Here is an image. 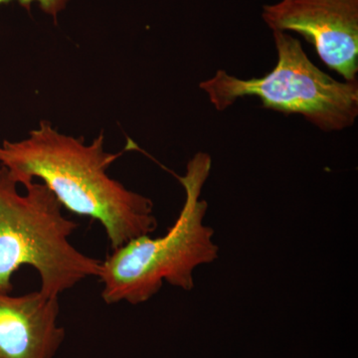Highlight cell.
<instances>
[{
    "label": "cell",
    "instance_id": "6da1fadb",
    "mask_svg": "<svg viewBox=\"0 0 358 358\" xmlns=\"http://www.w3.org/2000/svg\"><path fill=\"white\" fill-rule=\"evenodd\" d=\"M121 155L106 152L103 134L86 143L43 120L24 140L0 145V166L18 185L36 179L67 210L98 221L115 250L157 227L152 199L108 173Z\"/></svg>",
    "mask_w": 358,
    "mask_h": 358
},
{
    "label": "cell",
    "instance_id": "7a4b0ae2",
    "mask_svg": "<svg viewBox=\"0 0 358 358\" xmlns=\"http://www.w3.org/2000/svg\"><path fill=\"white\" fill-rule=\"evenodd\" d=\"M211 166L210 155L197 152L188 162L185 176H176L185 189V200L166 234L136 238L113 250L102 261L98 279L103 285L106 303L141 305L159 293L164 282L190 291L194 287V271L218 258L214 231L204 224L208 205L200 199Z\"/></svg>",
    "mask_w": 358,
    "mask_h": 358
},
{
    "label": "cell",
    "instance_id": "3957f363",
    "mask_svg": "<svg viewBox=\"0 0 358 358\" xmlns=\"http://www.w3.org/2000/svg\"><path fill=\"white\" fill-rule=\"evenodd\" d=\"M18 183L0 167V293L10 294L13 277L30 266L40 278L39 291L59 298L88 278H99L102 261L75 248L70 237L78 224L66 218L62 205L39 180Z\"/></svg>",
    "mask_w": 358,
    "mask_h": 358
},
{
    "label": "cell",
    "instance_id": "277c9868",
    "mask_svg": "<svg viewBox=\"0 0 358 358\" xmlns=\"http://www.w3.org/2000/svg\"><path fill=\"white\" fill-rule=\"evenodd\" d=\"M277 65L260 78L240 79L216 71L199 87L219 112L239 99L255 96L263 107L286 115H301L324 131L350 128L358 115V81L341 82L319 69L300 40L287 32L273 31Z\"/></svg>",
    "mask_w": 358,
    "mask_h": 358
},
{
    "label": "cell",
    "instance_id": "5b68a950",
    "mask_svg": "<svg viewBox=\"0 0 358 358\" xmlns=\"http://www.w3.org/2000/svg\"><path fill=\"white\" fill-rule=\"evenodd\" d=\"M272 31H293L345 81H357L358 0H281L263 7Z\"/></svg>",
    "mask_w": 358,
    "mask_h": 358
},
{
    "label": "cell",
    "instance_id": "8992f818",
    "mask_svg": "<svg viewBox=\"0 0 358 358\" xmlns=\"http://www.w3.org/2000/svg\"><path fill=\"white\" fill-rule=\"evenodd\" d=\"M59 298L0 293V358H54L66 338Z\"/></svg>",
    "mask_w": 358,
    "mask_h": 358
},
{
    "label": "cell",
    "instance_id": "52a82bcc",
    "mask_svg": "<svg viewBox=\"0 0 358 358\" xmlns=\"http://www.w3.org/2000/svg\"><path fill=\"white\" fill-rule=\"evenodd\" d=\"M13 1V0H0V6L7 2ZM20 2L21 6L29 7L32 2H37L39 4L40 8L44 11L45 13L51 15L54 18V21H57L58 14L61 11L64 10L67 6L69 0H16Z\"/></svg>",
    "mask_w": 358,
    "mask_h": 358
}]
</instances>
